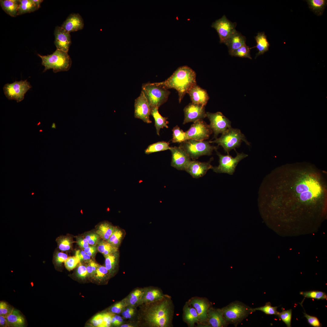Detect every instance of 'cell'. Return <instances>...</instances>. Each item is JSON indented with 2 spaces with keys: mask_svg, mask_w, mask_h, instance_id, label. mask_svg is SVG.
<instances>
[{
  "mask_svg": "<svg viewBox=\"0 0 327 327\" xmlns=\"http://www.w3.org/2000/svg\"><path fill=\"white\" fill-rule=\"evenodd\" d=\"M140 306L138 321L143 325L149 327H168L170 326L173 316L171 302L168 297Z\"/></svg>",
  "mask_w": 327,
  "mask_h": 327,
  "instance_id": "6da1fadb",
  "label": "cell"
},
{
  "mask_svg": "<svg viewBox=\"0 0 327 327\" xmlns=\"http://www.w3.org/2000/svg\"><path fill=\"white\" fill-rule=\"evenodd\" d=\"M155 83L167 89H176L178 92L180 103L189 90L196 84V74L190 67L183 66L178 68L165 81Z\"/></svg>",
  "mask_w": 327,
  "mask_h": 327,
  "instance_id": "7a4b0ae2",
  "label": "cell"
},
{
  "mask_svg": "<svg viewBox=\"0 0 327 327\" xmlns=\"http://www.w3.org/2000/svg\"><path fill=\"white\" fill-rule=\"evenodd\" d=\"M38 55L41 58L42 64L45 67L43 72L51 69L54 73L67 71L71 67L72 61L67 52L56 49L50 54Z\"/></svg>",
  "mask_w": 327,
  "mask_h": 327,
  "instance_id": "3957f363",
  "label": "cell"
},
{
  "mask_svg": "<svg viewBox=\"0 0 327 327\" xmlns=\"http://www.w3.org/2000/svg\"><path fill=\"white\" fill-rule=\"evenodd\" d=\"M222 309L227 324H233L235 326L255 312L253 308L238 301L231 302Z\"/></svg>",
  "mask_w": 327,
  "mask_h": 327,
  "instance_id": "277c9868",
  "label": "cell"
},
{
  "mask_svg": "<svg viewBox=\"0 0 327 327\" xmlns=\"http://www.w3.org/2000/svg\"><path fill=\"white\" fill-rule=\"evenodd\" d=\"M242 141L247 145H250L245 135L239 129L231 127L222 134L219 138L209 142L218 144L223 147L225 152L229 154L230 150L233 149L235 150L236 148L239 147Z\"/></svg>",
  "mask_w": 327,
  "mask_h": 327,
  "instance_id": "5b68a950",
  "label": "cell"
},
{
  "mask_svg": "<svg viewBox=\"0 0 327 327\" xmlns=\"http://www.w3.org/2000/svg\"><path fill=\"white\" fill-rule=\"evenodd\" d=\"M142 91L144 92L151 109L159 107L165 103L170 94V91L154 83L143 84Z\"/></svg>",
  "mask_w": 327,
  "mask_h": 327,
  "instance_id": "8992f818",
  "label": "cell"
},
{
  "mask_svg": "<svg viewBox=\"0 0 327 327\" xmlns=\"http://www.w3.org/2000/svg\"><path fill=\"white\" fill-rule=\"evenodd\" d=\"M179 147L182 148L193 160L203 155H211L217 147L211 145L209 142L188 139L180 144Z\"/></svg>",
  "mask_w": 327,
  "mask_h": 327,
  "instance_id": "52a82bcc",
  "label": "cell"
},
{
  "mask_svg": "<svg viewBox=\"0 0 327 327\" xmlns=\"http://www.w3.org/2000/svg\"><path fill=\"white\" fill-rule=\"evenodd\" d=\"M236 152V156L233 157L229 154L223 155L216 151L219 157V165L218 166L213 167L212 169L213 171L216 173L233 175L238 163L248 156L243 153H239Z\"/></svg>",
  "mask_w": 327,
  "mask_h": 327,
  "instance_id": "ba28073f",
  "label": "cell"
},
{
  "mask_svg": "<svg viewBox=\"0 0 327 327\" xmlns=\"http://www.w3.org/2000/svg\"><path fill=\"white\" fill-rule=\"evenodd\" d=\"M31 87L27 80H21L6 84L3 89L4 94L8 99L15 100L17 102H19L24 99L25 95Z\"/></svg>",
  "mask_w": 327,
  "mask_h": 327,
  "instance_id": "9c48e42d",
  "label": "cell"
},
{
  "mask_svg": "<svg viewBox=\"0 0 327 327\" xmlns=\"http://www.w3.org/2000/svg\"><path fill=\"white\" fill-rule=\"evenodd\" d=\"M206 117L209 119V125L214 137L216 138L218 134H223L228 129L231 127V122L220 112L215 113L206 112Z\"/></svg>",
  "mask_w": 327,
  "mask_h": 327,
  "instance_id": "30bf717a",
  "label": "cell"
},
{
  "mask_svg": "<svg viewBox=\"0 0 327 327\" xmlns=\"http://www.w3.org/2000/svg\"><path fill=\"white\" fill-rule=\"evenodd\" d=\"M185 133L188 140L203 141L209 138L213 131L209 125L199 120L194 122Z\"/></svg>",
  "mask_w": 327,
  "mask_h": 327,
  "instance_id": "8fae6325",
  "label": "cell"
},
{
  "mask_svg": "<svg viewBox=\"0 0 327 327\" xmlns=\"http://www.w3.org/2000/svg\"><path fill=\"white\" fill-rule=\"evenodd\" d=\"M236 22L229 20L225 15L212 23L211 27L217 31L220 39V43H224L229 38L236 30Z\"/></svg>",
  "mask_w": 327,
  "mask_h": 327,
  "instance_id": "7c38bea8",
  "label": "cell"
},
{
  "mask_svg": "<svg viewBox=\"0 0 327 327\" xmlns=\"http://www.w3.org/2000/svg\"><path fill=\"white\" fill-rule=\"evenodd\" d=\"M134 106L135 118L140 119L147 123L152 122L150 119L151 109L142 91H141L139 96L135 100Z\"/></svg>",
  "mask_w": 327,
  "mask_h": 327,
  "instance_id": "4fadbf2b",
  "label": "cell"
},
{
  "mask_svg": "<svg viewBox=\"0 0 327 327\" xmlns=\"http://www.w3.org/2000/svg\"><path fill=\"white\" fill-rule=\"evenodd\" d=\"M172 154L171 166L179 170H185L191 160L186 152L180 147H170V150Z\"/></svg>",
  "mask_w": 327,
  "mask_h": 327,
  "instance_id": "5bb4252c",
  "label": "cell"
},
{
  "mask_svg": "<svg viewBox=\"0 0 327 327\" xmlns=\"http://www.w3.org/2000/svg\"><path fill=\"white\" fill-rule=\"evenodd\" d=\"M183 111V124L190 122H194L206 117L205 106L201 105L190 103L184 107Z\"/></svg>",
  "mask_w": 327,
  "mask_h": 327,
  "instance_id": "9a60e30c",
  "label": "cell"
},
{
  "mask_svg": "<svg viewBox=\"0 0 327 327\" xmlns=\"http://www.w3.org/2000/svg\"><path fill=\"white\" fill-rule=\"evenodd\" d=\"M54 44L57 50L68 53L71 41L70 33L61 26H56L54 31Z\"/></svg>",
  "mask_w": 327,
  "mask_h": 327,
  "instance_id": "2e32d148",
  "label": "cell"
},
{
  "mask_svg": "<svg viewBox=\"0 0 327 327\" xmlns=\"http://www.w3.org/2000/svg\"><path fill=\"white\" fill-rule=\"evenodd\" d=\"M212 159L208 162H201L195 160H191L187 167L186 170L193 178H198L204 176L208 170L212 169L210 164Z\"/></svg>",
  "mask_w": 327,
  "mask_h": 327,
  "instance_id": "e0dca14e",
  "label": "cell"
},
{
  "mask_svg": "<svg viewBox=\"0 0 327 327\" xmlns=\"http://www.w3.org/2000/svg\"><path fill=\"white\" fill-rule=\"evenodd\" d=\"M84 25L83 20L79 14L72 13L68 16L61 27L70 33L82 30Z\"/></svg>",
  "mask_w": 327,
  "mask_h": 327,
  "instance_id": "ac0fdd59",
  "label": "cell"
},
{
  "mask_svg": "<svg viewBox=\"0 0 327 327\" xmlns=\"http://www.w3.org/2000/svg\"><path fill=\"white\" fill-rule=\"evenodd\" d=\"M208 314L207 321L208 326L212 327H223L228 325L224 317L222 309H215L210 307Z\"/></svg>",
  "mask_w": 327,
  "mask_h": 327,
  "instance_id": "d6986e66",
  "label": "cell"
},
{
  "mask_svg": "<svg viewBox=\"0 0 327 327\" xmlns=\"http://www.w3.org/2000/svg\"><path fill=\"white\" fill-rule=\"evenodd\" d=\"M192 103L205 106L209 98L207 91L196 84L188 91Z\"/></svg>",
  "mask_w": 327,
  "mask_h": 327,
  "instance_id": "ffe728a7",
  "label": "cell"
},
{
  "mask_svg": "<svg viewBox=\"0 0 327 327\" xmlns=\"http://www.w3.org/2000/svg\"><path fill=\"white\" fill-rule=\"evenodd\" d=\"M190 303L196 310L199 321L202 322H207L208 311L210 308L209 302L203 299L195 298L191 299Z\"/></svg>",
  "mask_w": 327,
  "mask_h": 327,
  "instance_id": "44dd1931",
  "label": "cell"
},
{
  "mask_svg": "<svg viewBox=\"0 0 327 327\" xmlns=\"http://www.w3.org/2000/svg\"><path fill=\"white\" fill-rule=\"evenodd\" d=\"M165 296L162 291L157 288L148 287L144 288V293L139 306L143 304L154 302L161 300Z\"/></svg>",
  "mask_w": 327,
  "mask_h": 327,
  "instance_id": "7402d4cb",
  "label": "cell"
},
{
  "mask_svg": "<svg viewBox=\"0 0 327 327\" xmlns=\"http://www.w3.org/2000/svg\"><path fill=\"white\" fill-rule=\"evenodd\" d=\"M246 37L236 31L229 38L224 44L227 46L229 53L231 56L234 51L246 44Z\"/></svg>",
  "mask_w": 327,
  "mask_h": 327,
  "instance_id": "603a6c76",
  "label": "cell"
},
{
  "mask_svg": "<svg viewBox=\"0 0 327 327\" xmlns=\"http://www.w3.org/2000/svg\"><path fill=\"white\" fill-rule=\"evenodd\" d=\"M6 318L7 326L23 327L25 326V319L23 315L17 309L14 308Z\"/></svg>",
  "mask_w": 327,
  "mask_h": 327,
  "instance_id": "cb8c5ba5",
  "label": "cell"
},
{
  "mask_svg": "<svg viewBox=\"0 0 327 327\" xmlns=\"http://www.w3.org/2000/svg\"><path fill=\"white\" fill-rule=\"evenodd\" d=\"M255 38L256 41V45L254 47L256 48L258 50V52L256 54V58L258 56L263 54L268 51L270 45L264 32H258L257 35L255 37Z\"/></svg>",
  "mask_w": 327,
  "mask_h": 327,
  "instance_id": "d4e9b609",
  "label": "cell"
},
{
  "mask_svg": "<svg viewBox=\"0 0 327 327\" xmlns=\"http://www.w3.org/2000/svg\"><path fill=\"white\" fill-rule=\"evenodd\" d=\"M19 0H1L0 4L2 9L8 14L12 17L18 15V10Z\"/></svg>",
  "mask_w": 327,
  "mask_h": 327,
  "instance_id": "484cf974",
  "label": "cell"
},
{
  "mask_svg": "<svg viewBox=\"0 0 327 327\" xmlns=\"http://www.w3.org/2000/svg\"><path fill=\"white\" fill-rule=\"evenodd\" d=\"M158 108L154 107L151 110V115L153 117L155 121V127L157 134L160 135V131L161 128L165 127L168 128L167 124L169 122L167 118L161 116L158 111Z\"/></svg>",
  "mask_w": 327,
  "mask_h": 327,
  "instance_id": "4316f807",
  "label": "cell"
},
{
  "mask_svg": "<svg viewBox=\"0 0 327 327\" xmlns=\"http://www.w3.org/2000/svg\"><path fill=\"white\" fill-rule=\"evenodd\" d=\"M144 288H137L124 298L127 306L137 307L143 294Z\"/></svg>",
  "mask_w": 327,
  "mask_h": 327,
  "instance_id": "83f0119b",
  "label": "cell"
},
{
  "mask_svg": "<svg viewBox=\"0 0 327 327\" xmlns=\"http://www.w3.org/2000/svg\"><path fill=\"white\" fill-rule=\"evenodd\" d=\"M184 319L190 326H192L199 321V317L196 309L186 305L184 309Z\"/></svg>",
  "mask_w": 327,
  "mask_h": 327,
  "instance_id": "f1b7e54d",
  "label": "cell"
},
{
  "mask_svg": "<svg viewBox=\"0 0 327 327\" xmlns=\"http://www.w3.org/2000/svg\"><path fill=\"white\" fill-rule=\"evenodd\" d=\"M115 227L108 223L104 222L98 226L96 233L104 240L107 241L114 231Z\"/></svg>",
  "mask_w": 327,
  "mask_h": 327,
  "instance_id": "f546056e",
  "label": "cell"
},
{
  "mask_svg": "<svg viewBox=\"0 0 327 327\" xmlns=\"http://www.w3.org/2000/svg\"><path fill=\"white\" fill-rule=\"evenodd\" d=\"M311 10L318 15H321L327 5L326 0H307L306 1Z\"/></svg>",
  "mask_w": 327,
  "mask_h": 327,
  "instance_id": "4dcf8cb0",
  "label": "cell"
},
{
  "mask_svg": "<svg viewBox=\"0 0 327 327\" xmlns=\"http://www.w3.org/2000/svg\"><path fill=\"white\" fill-rule=\"evenodd\" d=\"M97 250L105 257L107 255L118 251V247L115 246L104 240L99 241Z\"/></svg>",
  "mask_w": 327,
  "mask_h": 327,
  "instance_id": "1f68e13d",
  "label": "cell"
},
{
  "mask_svg": "<svg viewBox=\"0 0 327 327\" xmlns=\"http://www.w3.org/2000/svg\"><path fill=\"white\" fill-rule=\"evenodd\" d=\"M37 10L32 0H19L18 15L33 12Z\"/></svg>",
  "mask_w": 327,
  "mask_h": 327,
  "instance_id": "d6a6232c",
  "label": "cell"
},
{
  "mask_svg": "<svg viewBox=\"0 0 327 327\" xmlns=\"http://www.w3.org/2000/svg\"><path fill=\"white\" fill-rule=\"evenodd\" d=\"M105 258V266L111 274L114 272L118 264L119 258L118 251L108 255Z\"/></svg>",
  "mask_w": 327,
  "mask_h": 327,
  "instance_id": "836d02e7",
  "label": "cell"
},
{
  "mask_svg": "<svg viewBox=\"0 0 327 327\" xmlns=\"http://www.w3.org/2000/svg\"><path fill=\"white\" fill-rule=\"evenodd\" d=\"M169 143L164 141H159L149 145L145 150L146 154H149L159 151L170 150Z\"/></svg>",
  "mask_w": 327,
  "mask_h": 327,
  "instance_id": "e575fe53",
  "label": "cell"
},
{
  "mask_svg": "<svg viewBox=\"0 0 327 327\" xmlns=\"http://www.w3.org/2000/svg\"><path fill=\"white\" fill-rule=\"evenodd\" d=\"M123 231L115 227L114 231L107 242L112 245L118 247L123 238Z\"/></svg>",
  "mask_w": 327,
  "mask_h": 327,
  "instance_id": "d590c367",
  "label": "cell"
},
{
  "mask_svg": "<svg viewBox=\"0 0 327 327\" xmlns=\"http://www.w3.org/2000/svg\"><path fill=\"white\" fill-rule=\"evenodd\" d=\"M173 143H182L187 140V138L185 132H184L177 125L174 127L172 130Z\"/></svg>",
  "mask_w": 327,
  "mask_h": 327,
  "instance_id": "8d00e7d4",
  "label": "cell"
},
{
  "mask_svg": "<svg viewBox=\"0 0 327 327\" xmlns=\"http://www.w3.org/2000/svg\"><path fill=\"white\" fill-rule=\"evenodd\" d=\"M300 294L305 297L308 298H310L318 300H324L327 299V295L325 292L319 291L301 292Z\"/></svg>",
  "mask_w": 327,
  "mask_h": 327,
  "instance_id": "74e56055",
  "label": "cell"
},
{
  "mask_svg": "<svg viewBox=\"0 0 327 327\" xmlns=\"http://www.w3.org/2000/svg\"><path fill=\"white\" fill-rule=\"evenodd\" d=\"M57 241L58 248L62 251H68L71 248V241L70 238L68 236L59 237Z\"/></svg>",
  "mask_w": 327,
  "mask_h": 327,
  "instance_id": "f35d334b",
  "label": "cell"
},
{
  "mask_svg": "<svg viewBox=\"0 0 327 327\" xmlns=\"http://www.w3.org/2000/svg\"><path fill=\"white\" fill-rule=\"evenodd\" d=\"M250 49L251 48L245 44L234 51L231 56L241 58H246L252 59L250 54Z\"/></svg>",
  "mask_w": 327,
  "mask_h": 327,
  "instance_id": "ab89813d",
  "label": "cell"
},
{
  "mask_svg": "<svg viewBox=\"0 0 327 327\" xmlns=\"http://www.w3.org/2000/svg\"><path fill=\"white\" fill-rule=\"evenodd\" d=\"M278 307H273L271 306V303L269 302H267L264 306L253 308L254 311L256 310L260 311L263 312L265 313L267 315H277L279 312L277 310Z\"/></svg>",
  "mask_w": 327,
  "mask_h": 327,
  "instance_id": "60d3db41",
  "label": "cell"
},
{
  "mask_svg": "<svg viewBox=\"0 0 327 327\" xmlns=\"http://www.w3.org/2000/svg\"><path fill=\"white\" fill-rule=\"evenodd\" d=\"M282 311L279 312L277 315L286 325L287 327H291L292 309H291L285 310L282 308Z\"/></svg>",
  "mask_w": 327,
  "mask_h": 327,
  "instance_id": "b9f144b4",
  "label": "cell"
},
{
  "mask_svg": "<svg viewBox=\"0 0 327 327\" xmlns=\"http://www.w3.org/2000/svg\"><path fill=\"white\" fill-rule=\"evenodd\" d=\"M110 274L105 266L99 265L94 276L96 279L101 280L107 278Z\"/></svg>",
  "mask_w": 327,
  "mask_h": 327,
  "instance_id": "7bdbcfd3",
  "label": "cell"
},
{
  "mask_svg": "<svg viewBox=\"0 0 327 327\" xmlns=\"http://www.w3.org/2000/svg\"><path fill=\"white\" fill-rule=\"evenodd\" d=\"M80 259L76 256L68 257L64 262V266L69 271L72 270L80 262Z\"/></svg>",
  "mask_w": 327,
  "mask_h": 327,
  "instance_id": "ee69618b",
  "label": "cell"
},
{
  "mask_svg": "<svg viewBox=\"0 0 327 327\" xmlns=\"http://www.w3.org/2000/svg\"><path fill=\"white\" fill-rule=\"evenodd\" d=\"M127 305L124 299L114 305L110 309V312L114 314L121 313Z\"/></svg>",
  "mask_w": 327,
  "mask_h": 327,
  "instance_id": "f6af8a7d",
  "label": "cell"
},
{
  "mask_svg": "<svg viewBox=\"0 0 327 327\" xmlns=\"http://www.w3.org/2000/svg\"><path fill=\"white\" fill-rule=\"evenodd\" d=\"M136 307L127 306L121 312L122 317L125 319H130L137 313Z\"/></svg>",
  "mask_w": 327,
  "mask_h": 327,
  "instance_id": "bcb514c9",
  "label": "cell"
},
{
  "mask_svg": "<svg viewBox=\"0 0 327 327\" xmlns=\"http://www.w3.org/2000/svg\"><path fill=\"white\" fill-rule=\"evenodd\" d=\"M68 257V255L66 254L61 252H56L54 256V263L57 266H60L63 263H64Z\"/></svg>",
  "mask_w": 327,
  "mask_h": 327,
  "instance_id": "7dc6e473",
  "label": "cell"
},
{
  "mask_svg": "<svg viewBox=\"0 0 327 327\" xmlns=\"http://www.w3.org/2000/svg\"><path fill=\"white\" fill-rule=\"evenodd\" d=\"M13 309L6 302L1 301L0 303V315L6 317L11 312Z\"/></svg>",
  "mask_w": 327,
  "mask_h": 327,
  "instance_id": "c3c4849f",
  "label": "cell"
},
{
  "mask_svg": "<svg viewBox=\"0 0 327 327\" xmlns=\"http://www.w3.org/2000/svg\"><path fill=\"white\" fill-rule=\"evenodd\" d=\"M304 316L307 319L308 323L312 326L314 327H321V323L316 317L309 315L305 312L303 313Z\"/></svg>",
  "mask_w": 327,
  "mask_h": 327,
  "instance_id": "681fc988",
  "label": "cell"
},
{
  "mask_svg": "<svg viewBox=\"0 0 327 327\" xmlns=\"http://www.w3.org/2000/svg\"><path fill=\"white\" fill-rule=\"evenodd\" d=\"M100 236L97 233H91L87 235L85 238L90 245L96 246L99 242Z\"/></svg>",
  "mask_w": 327,
  "mask_h": 327,
  "instance_id": "f907efd6",
  "label": "cell"
},
{
  "mask_svg": "<svg viewBox=\"0 0 327 327\" xmlns=\"http://www.w3.org/2000/svg\"><path fill=\"white\" fill-rule=\"evenodd\" d=\"M77 274L79 278L82 279L85 278L88 276L86 266L83 265L80 262L79 263L77 268Z\"/></svg>",
  "mask_w": 327,
  "mask_h": 327,
  "instance_id": "816d5d0a",
  "label": "cell"
},
{
  "mask_svg": "<svg viewBox=\"0 0 327 327\" xmlns=\"http://www.w3.org/2000/svg\"><path fill=\"white\" fill-rule=\"evenodd\" d=\"M75 255V256L78 258L80 261H84L88 263L91 260V257L86 253L84 250H77Z\"/></svg>",
  "mask_w": 327,
  "mask_h": 327,
  "instance_id": "f5cc1de1",
  "label": "cell"
},
{
  "mask_svg": "<svg viewBox=\"0 0 327 327\" xmlns=\"http://www.w3.org/2000/svg\"><path fill=\"white\" fill-rule=\"evenodd\" d=\"M97 248L96 246H89L88 247L84 249L85 252L91 257L93 256L96 253Z\"/></svg>",
  "mask_w": 327,
  "mask_h": 327,
  "instance_id": "db71d44e",
  "label": "cell"
},
{
  "mask_svg": "<svg viewBox=\"0 0 327 327\" xmlns=\"http://www.w3.org/2000/svg\"><path fill=\"white\" fill-rule=\"evenodd\" d=\"M78 245L83 248H85L89 246V244L85 238H78L77 240Z\"/></svg>",
  "mask_w": 327,
  "mask_h": 327,
  "instance_id": "11a10c76",
  "label": "cell"
},
{
  "mask_svg": "<svg viewBox=\"0 0 327 327\" xmlns=\"http://www.w3.org/2000/svg\"><path fill=\"white\" fill-rule=\"evenodd\" d=\"M0 327H7V322L6 317L0 315Z\"/></svg>",
  "mask_w": 327,
  "mask_h": 327,
  "instance_id": "9f6ffc18",
  "label": "cell"
},
{
  "mask_svg": "<svg viewBox=\"0 0 327 327\" xmlns=\"http://www.w3.org/2000/svg\"><path fill=\"white\" fill-rule=\"evenodd\" d=\"M86 266L88 273V276H94V273L92 267L89 262H88V264L86 265Z\"/></svg>",
  "mask_w": 327,
  "mask_h": 327,
  "instance_id": "6f0895ef",
  "label": "cell"
},
{
  "mask_svg": "<svg viewBox=\"0 0 327 327\" xmlns=\"http://www.w3.org/2000/svg\"><path fill=\"white\" fill-rule=\"evenodd\" d=\"M96 316L98 321V327H102L103 323L102 314H99Z\"/></svg>",
  "mask_w": 327,
  "mask_h": 327,
  "instance_id": "680465c9",
  "label": "cell"
},
{
  "mask_svg": "<svg viewBox=\"0 0 327 327\" xmlns=\"http://www.w3.org/2000/svg\"><path fill=\"white\" fill-rule=\"evenodd\" d=\"M114 316L116 319L118 326L121 325L122 324L123 322V318L118 315L115 314L114 315Z\"/></svg>",
  "mask_w": 327,
  "mask_h": 327,
  "instance_id": "91938a15",
  "label": "cell"
},
{
  "mask_svg": "<svg viewBox=\"0 0 327 327\" xmlns=\"http://www.w3.org/2000/svg\"><path fill=\"white\" fill-rule=\"evenodd\" d=\"M108 314V312H106L102 314L103 323L102 327H105L107 323V318Z\"/></svg>",
  "mask_w": 327,
  "mask_h": 327,
  "instance_id": "94428289",
  "label": "cell"
},
{
  "mask_svg": "<svg viewBox=\"0 0 327 327\" xmlns=\"http://www.w3.org/2000/svg\"><path fill=\"white\" fill-rule=\"evenodd\" d=\"M32 1L35 5L37 9H38L40 7L41 3L43 1L42 0H32Z\"/></svg>",
  "mask_w": 327,
  "mask_h": 327,
  "instance_id": "6125c7cd",
  "label": "cell"
},
{
  "mask_svg": "<svg viewBox=\"0 0 327 327\" xmlns=\"http://www.w3.org/2000/svg\"><path fill=\"white\" fill-rule=\"evenodd\" d=\"M91 322L94 326L98 327V323L96 316H94L92 319Z\"/></svg>",
  "mask_w": 327,
  "mask_h": 327,
  "instance_id": "be15d7a7",
  "label": "cell"
},
{
  "mask_svg": "<svg viewBox=\"0 0 327 327\" xmlns=\"http://www.w3.org/2000/svg\"><path fill=\"white\" fill-rule=\"evenodd\" d=\"M114 314L113 313L111 319V324L114 326H118L116 319L114 316Z\"/></svg>",
  "mask_w": 327,
  "mask_h": 327,
  "instance_id": "e7e4bbea",
  "label": "cell"
},
{
  "mask_svg": "<svg viewBox=\"0 0 327 327\" xmlns=\"http://www.w3.org/2000/svg\"><path fill=\"white\" fill-rule=\"evenodd\" d=\"M121 327H134L133 325L129 324H122L121 325Z\"/></svg>",
  "mask_w": 327,
  "mask_h": 327,
  "instance_id": "03108f58",
  "label": "cell"
},
{
  "mask_svg": "<svg viewBox=\"0 0 327 327\" xmlns=\"http://www.w3.org/2000/svg\"><path fill=\"white\" fill-rule=\"evenodd\" d=\"M51 127L52 129H55L56 128L55 124L54 123H53L51 125Z\"/></svg>",
  "mask_w": 327,
  "mask_h": 327,
  "instance_id": "003e7915",
  "label": "cell"
}]
</instances>
